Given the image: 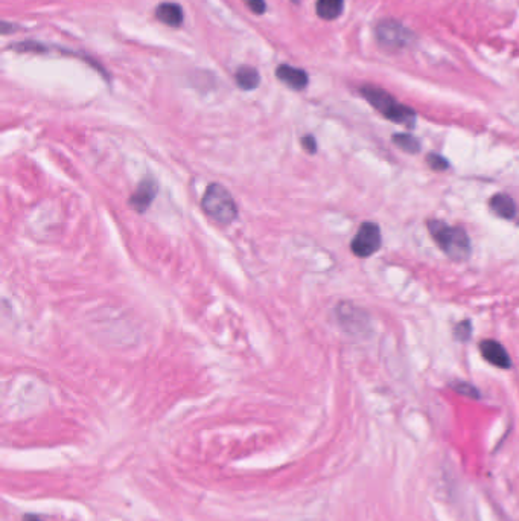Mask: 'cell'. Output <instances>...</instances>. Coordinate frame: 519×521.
I'll use <instances>...</instances> for the list:
<instances>
[{"mask_svg":"<svg viewBox=\"0 0 519 521\" xmlns=\"http://www.w3.org/2000/svg\"><path fill=\"white\" fill-rule=\"evenodd\" d=\"M361 93L389 121L405 125V127H414V124H416V113L410 107L398 103L392 95L384 92V90L369 86L363 87Z\"/></svg>","mask_w":519,"mask_h":521,"instance_id":"2","label":"cell"},{"mask_svg":"<svg viewBox=\"0 0 519 521\" xmlns=\"http://www.w3.org/2000/svg\"><path fill=\"white\" fill-rule=\"evenodd\" d=\"M344 0H319L316 5L317 14L323 20H335L343 13Z\"/></svg>","mask_w":519,"mask_h":521,"instance_id":"11","label":"cell"},{"mask_svg":"<svg viewBox=\"0 0 519 521\" xmlns=\"http://www.w3.org/2000/svg\"><path fill=\"white\" fill-rule=\"evenodd\" d=\"M492 211L501 218H513L516 214V205L512 197L507 194H497L489 202Z\"/></svg>","mask_w":519,"mask_h":521,"instance_id":"9","label":"cell"},{"mask_svg":"<svg viewBox=\"0 0 519 521\" xmlns=\"http://www.w3.org/2000/svg\"><path fill=\"white\" fill-rule=\"evenodd\" d=\"M303 148H305L308 153H316L317 151V142L316 139L313 138V136H306V138H303L302 141Z\"/></svg>","mask_w":519,"mask_h":521,"instance_id":"17","label":"cell"},{"mask_svg":"<svg viewBox=\"0 0 519 521\" xmlns=\"http://www.w3.org/2000/svg\"><path fill=\"white\" fill-rule=\"evenodd\" d=\"M204 212L221 224H230L238 217V205L224 186L212 183L201 200Z\"/></svg>","mask_w":519,"mask_h":521,"instance_id":"3","label":"cell"},{"mask_svg":"<svg viewBox=\"0 0 519 521\" xmlns=\"http://www.w3.org/2000/svg\"><path fill=\"white\" fill-rule=\"evenodd\" d=\"M276 75H278L282 83L287 84L291 89L303 90L308 86V74L302 71V69L291 68V66H281V68H278Z\"/></svg>","mask_w":519,"mask_h":521,"instance_id":"8","label":"cell"},{"mask_svg":"<svg viewBox=\"0 0 519 521\" xmlns=\"http://www.w3.org/2000/svg\"><path fill=\"white\" fill-rule=\"evenodd\" d=\"M454 333H456V339H459L460 342H468V340L471 339L472 333L471 322H469V320H463V322L457 325Z\"/></svg>","mask_w":519,"mask_h":521,"instance_id":"15","label":"cell"},{"mask_svg":"<svg viewBox=\"0 0 519 521\" xmlns=\"http://www.w3.org/2000/svg\"><path fill=\"white\" fill-rule=\"evenodd\" d=\"M480 352L486 358V362L497 366L500 369H509L512 366L510 362L509 352L503 348L497 340H483L480 343Z\"/></svg>","mask_w":519,"mask_h":521,"instance_id":"6","label":"cell"},{"mask_svg":"<svg viewBox=\"0 0 519 521\" xmlns=\"http://www.w3.org/2000/svg\"><path fill=\"white\" fill-rule=\"evenodd\" d=\"M393 142H395L401 150L407 151V153L416 154L421 150V144H419L418 139L410 135H395L393 136Z\"/></svg>","mask_w":519,"mask_h":521,"instance_id":"13","label":"cell"},{"mask_svg":"<svg viewBox=\"0 0 519 521\" xmlns=\"http://www.w3.org/2000/svg\"><path fill=\"white\" fill-rule=\"evenodd\" d=\"M236 83L241 89L244 90H253L259 86V72L256 71L255 68H250V66H244V68H239L238 72H236Z\"/></svg>","mask_w":519,"mask_h":521,"instance_id":"12","label":"cell"},{"mask_svg":"<svg viewBox=\"0 0 519 521\" xmlns=\"http://www.w3.org/2000/svg\"><path fill=\"white\" fill-rule=\"evenodd\" d=\"M453 389L459 392L460 395H465V397L480 398V392H478L477 387L472 386V384L459 381V383L453 384Z\"/></svg>","mask_w":519,"mask_h":521,"instance_id":"14","label":"cell"},{"mask_svg":"<svg viewBox=\"0 0 519 521\" xmlns=\"http://www.w3.org/2000/svg\"><path fill=\"white\" fill-rule=\"evenodd\" d=\"M381 229L376 223H363L352 240L351 249L358 258H369L381 247Z\"/></svg>","mask_w":519,"mask_h":521,"instance_id":"4","label":"cell"},{"mask_svg":"<svg viewBox=\"0 0 519 521\" xmlns=\"http://www.w3.org/2000/svg\"><path fill=\"white\" fill-rule=\"evenodd\" d=\"M378 39L383 45L404 46L408 42V31L398 22H383L378 28Z\"/></svg>","mask_w":519,"mask_h":521,"instance_id":"7","label":"cell"},{"mask_svg":"<svg viewBox=\"0 0 519 521\" xmlns=\"http://www.w3.org/2000/svg\"><path fill=\"white\" fill-rule=\"evenodd\" d=\"M157 19L168 26H180L183 23V11L176 4H162L156 11Z\"/></svg>","mask_w":519,"mask_h":521,"instance_id":"10","label":"cell"},{"mask_svg":"<svg viewBox=\"0 0 519 521\" xmlns=\"http://www.w3.org/2000/svg\"><path fill=\"white\" fill-rule=\"evenodd\" d=\"M250 8H252L253 13L262 14L265 11V2L264 0H249Z\"/></svg>","mask_w":519,"mask_h":521,"instance_id":"18","label":"cell"},{"mask_svg":"<svg viewBox=\"0 0 519 521\" xmlns=\"http://www.w3.org/2000/svg\"><path fill=\"white\" fill-rule=\"evenodd\" d=\"M427 164L430 165V168H433L434 171H443L449 167L448 160L436 153L428 154Z\"/></svg>","mask_w":519,"mask_h":521,"instance_id":"16","label":"cell"},{"mask_svg":"<svg viewBox=\"0 0 519 521\" xmlns=\"http://www.w3.org/2000/svg\"><path fill=\"white\" fill-rule=\"evenodd\" d=\"M25 521H40L39 518L36 517H26Z\"/></svg>","mask_w":519,"mask_h":521,"instance_id":"19","label":"cell"},{"mask_svg":"<svg viewBox=\"0 0 519 521\" xmlns=\"http://www.w3.org/2000/svg\"><path fill=\"white\" fill-rule=\"evenodd\" d=\"M428 231L436 241L437 246L453 261H466L471 255V241L465 229L459 226H449L445 221H428Z\"/></svg>","mask_w":519,"mask_h":521,"instance_id":"1","label":"cell"},{"mask_svg":"<svg viewBox=\"0 0 519 521\" xmlns=\"http://www.w3.org/2000/svg\"><path fill=\"white\" fill-rule=\"evenodd\" d=\"M157 195V185L153 179L142 180L141 185L137 186L136 192L131 195V208L136 209L139 214L147 211Z\"/></svg>","mask_w":519,"mask_h":521,"instance_id":"5","label":"cell"}]
</instances>
